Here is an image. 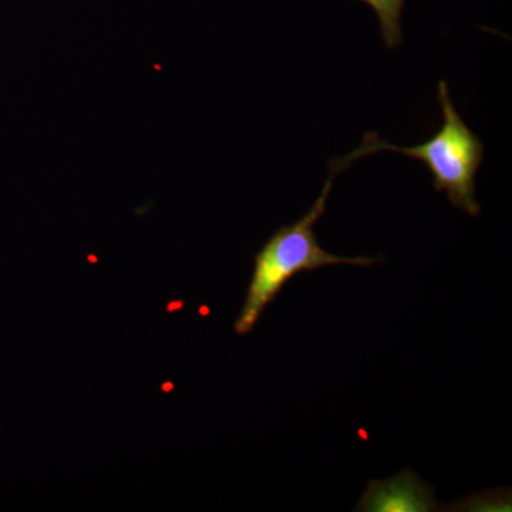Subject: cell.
Segmentation results:
<instances>
[{
	"mask_svg": "<svg viewBox=\"0 0 512 512\" xmlns=\"http://www.w3.org/2000/svg\"><path fill=\"white\" fill-rule=\"evenodd\" d=\"M346 165L338 160L330 161L329 177L325 187L312 205L311 210L299 218L295 224L276 229L264 247L255 255L254 272L249 282L244 306L235 320L234 329L238 335H248L254 330L265 309L275 301L284 286L302 272L318 271L330 265L370 266L379 258L356 256L345 258L325 251L316 237V222L325 214L330 190L336 175L346 170Z\"/></svg>",
	"mask_w": 512,
	"mask_h": 512,
	"instance_id": "6da1fadb",
	"label": "cell"
},
{
	"mask_svg": "<svg viewBox=\"0 0 512 512\" xmlns=\"http://www.w3.org/2000/svg\"><path fill=\"white\" fill-rule=\"evenodd\" d=\"M375 10L386 49L402 45V15L406 0H359Z\"/></svg>",
	"mask_w": 512,
	"mask_h": 512,
	"instance_id": "277c9868",
	"label": "cell"
},
{
	"mask_svg": "<svg viewBox=\"0 0 512 512\" xmlns=\"http://www.w3.org/2000/svg\"><path fill=\"white\" fill-rule=\"evenodd\" d=\"M437 101L444 123L429 140L419 146L399 147L380 140L375 133H367L360 147L346 156L345 160L352 164L357 158L379 151H392L419 160L433 175L436 191L446 192L447 200L454 207L467 212L471 217H477L481 207L476 200V177L484 161L483 141L458 114L444 80L439 83Z\"/></svg>",
	"mask_w": 512,
	"mask_h": 512,
	"instance_id": "7a4b0ae2",
	"label": "cell"
},
{
	"mask_svg": "<svg viewBox=\"0 0 512 512\" xmlns=\"http://www.w3.org/2000/svg\"><path fill=\"white\" fill-rule=\"evenodd\" d=\"M359 505L363 511H430L436 501L419 478L403 471L392 480L373 481Z\"/></svg>",
	"mask_w": 512,
	"mask_h": 512,
	"instance_id": "3957f363",
	"label": "cell"
}]
</instances>
